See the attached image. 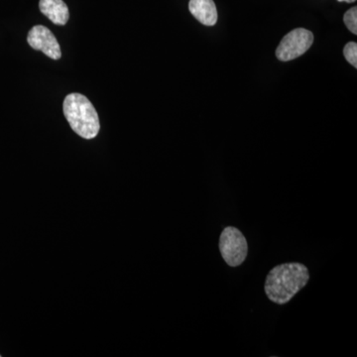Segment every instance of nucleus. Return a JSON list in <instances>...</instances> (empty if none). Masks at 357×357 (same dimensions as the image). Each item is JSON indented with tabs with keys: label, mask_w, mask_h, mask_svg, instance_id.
I'll list each match as a JSON object with an SVG mask.
<instances>
[{
	"label": "nucleus",
	"mask_w": 357,
	"mask_h": 357,
	"mask_svg": "<svg viewBox=\"0 0 357 357\" xmlns=\"http://www.w3.org/2000/svg\"><path fill=\"white\" fill-rule=\"evenodd\" d=\"M309 280V270L305 265L297 262L278 265L267 275L265 294L275 304L285 305L306 287Z\"/></svg>",
	"instance_id": "obj_1"
},
{
	"label": "nucleus",
	"mask_w": 357,
	"mask_h": 357,
	"mask_svg": "<svg viewBox=\"0 0 357 357\" xmlns=\"http://www.w3.org/2000/svg\"><path fill=\"white\" fill-rule=\"evenodd\" d=\"M63 110L70 128L84 139H93L100 132L98 112L88 98L81 93L66 96Z\"/></svg>",
	"instance_id": "obj_2"
},
{
	"label": "nucleus",
	"mask_w": 357,
	"mask_h": 357,
	"mask_svg": "<svg viewBox=\"0 0 357 357\" xmlns=\"http://www.w3.org/2000/svg\"><path fill=\"white\" fill-rule=\"evenodd\" d=\"M220 251L229 266H241L248 253V241L243 232L236 227H225L220 234Z\"/></svg>",
	"instance_id": "obj_3"
},
{
	"label": "nucleus",
	"mask_w": 357,
	"mask_h": 357,
	"mask_svg": "<svg viewBox=\"0 0 357 357\" xmlns=\"http://www.w3.org/2000/svg\"><path fill=\"white\" fill-rule=\"evenodd\" d=\"M314 35L309 30L298 28L288 33L279 45L276 50V57L283 62L304 55L312 45Z\"/></svg>",
	"instance_id": "obj_4"
},
{
	"label": "nucleus",
	"mask_w": 357,
	"mask_h": 357,
	"mask_svg": "<svg viewBox=\"0 0 357 357\" xmlns=\"http://www.w3.org/2000/svg\"><path fill=\"white\" fill-rule=\"evenodd\" d=\"M27 42L34 50L43 52L45 55L53 60L62 57L60 44L50 29L43 25L32 27L28 33Z\"/></svg>",
	"instance_id": "obj_5"
},
{
	"label": "nucleus",
	"mask_w": 357,
	"mask_h": 357,
	"mask_svg": "<svg viewBox=\"0 0 357 357\" xmlns=\"http://www.w3.org/2000/svg\"><path fill=\"white\" fill-rule=\"evenodd\" d=\"M39 8L54 24L64 26L69 21V8L63 0H40Z\"/></svg>",
	"instance_id": "obj_6"
},
{
	"label": "nucleus",
	"mask_w": 357,
	"mask_h": 357,
	"mask_svg": "<svg viewBox=\"0 0 357 357\" xmlns=\"http://www.w3.org/2000/svg\"><path fill=\"white\" fill-rule=\"evenodd\" d=\"M190 13L202 24L213 26L218 21V10L213 0H190Z\"/></svg>",
	"instance_id": "obj_7"
},
{
	"label": "nucleus",
	"mask_w": 357,
	"mask_h": 357,
	"mask_svg": "<svg viewBox=\"0 0 357 357\" xmlns=\"http://www.w3.org/2000/svg\"><path fill=\"white\" fill-rule=\"evenodd\" d=\"M345 26L349 28V31L357 34V7L354 6L345 13L344 16Z\"/></svg>",
	"instance_id": "obj_8"
},
{
	"label": "nucleus",
	"mask_w": 357,
	"mask_h": 357,
	"mask_svg": "<svg viewBox=\"0 0 357 357\" xmlns=\"http://www.w3.org/2000/svg\"><path fill=\"white\" fill-rule=\"evenodd\" d=\"M344 58L347 59L349 64L357 68V44L356 42H349L345 45L344 49Z\"/></svg>",
	"instance_id": "obj_9"
},
{
	"label": "nucleus",
	"mask_w": 357,
	"mask_h": 357,
	"mask_svg": "<svg viewBox=\"0 0 357 357\" xmlns=\"http://www.w3.org/2000/svg\"><path fill=\"white\" fill-rule=\"evenodd\" d=\"M340 2H347V3H352V2H356V0H337Z\"/></svg>",
	"instance_id": "obj_10"
},
{
	"label": "nucleus",
	"mask_w": 357,
	"mask_h": 357,
	"mask_svg": "<svg viewBox=\"0 0 357 357\" xmlns=\"http://www.w3.org/2000/svg\"><path fill=\"white\" fill-rule=\"evenodd\" d=\"M0 357H1V356H0Z\"/></svg>",
	"instance_id": "obj_11"
}]
</instances>
